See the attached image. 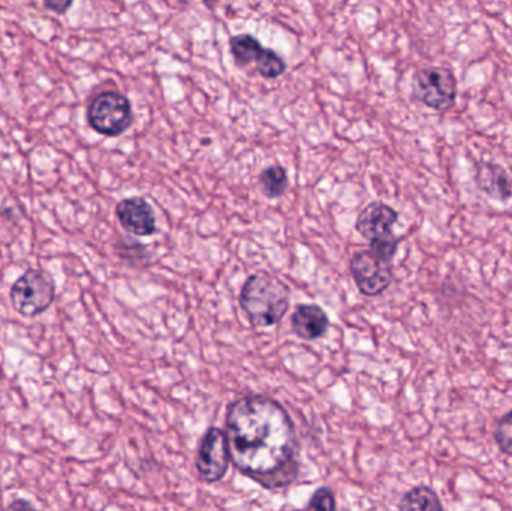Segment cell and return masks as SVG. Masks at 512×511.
<instances>
[{"label": "cell", "mask_w": 512, "mask_h": 511, "mask_svg": "<svg viewBox=\"0 0 512 511\" xmlns=\"http://www.w3.org/2000/svg\"><path fill=\"white\" fill-rule=\"evenodd\" d=\"M292 332L304 341H316L327 333L330 320L318 305H298L292 314Z\"/></svg>", "instance_id": "8fae6325"}, {"label": "cell", "mask_w": 512, "mask_h": 511, "mask_svg": "<svg viewBox=\"0 0 512 511\" xmlns=\"http://www.w3.org/2000/svg\"><path fill=\"white\" fill-rule=\"evenodd\" d=\"M496 443L505 455L512 456V410L505 414L496 426Z\"/></svg>", "instance_id": "9a60e30c"}, {"label": "cell", "mask_w": 512, "mask_h": 511, "mask_svg": "<svg viewBox=\"0 0 512 511\" xmlns=\"http://www.w3.org/2000/svg\"><path fill=\"white\" fill-rule=\"evenodd\" d=\"M475 180L481 191L493 200L505 201L512 195V182L507 171L492 162L478 165Z\"/></svg>", "instance_id": "7c38bea8"}, {"label": "cell", "mask_w": 512, "mask_h": 511, "mask_svg": "<svg viewBox=\"0 0 512 511\" xmlns=\"http://www.w3.org/2000/svg\"><path fill=\"white\" fill-rule=\"evenodd\" d=\"M204 3H206V6H209V8H213V6L218 3V0H204Z\"/></svg>", "instance_id": "ffe728a7"}, {"label": "cell", "mask_w": 512, "mask_h": 511, "mask_svg": "<svg viewBox=\"0 0 512 511\" xmlns=\"http://www.w3.org/2000/svg\"><path fill=\"white\" fill-rule=\"evenodd\" d=\"M414 95L433 110H450L456 102V77L450 69L441 66L421 69L415 75Z\"/></svg>", "instance_id": "8992f818"}, {"label": "cell", "mask_w": 512, "mask_h": 511, "mask_svg": "<svg viewBox=\"0 0 512 511\" xmlns=\"http://www.w3.org/2000/svg\"><path fill=\"white\" fill-rule=\"evenodd\" d=\"M230 464L231 456L227 434L222 429L210 428L201 438L197 459H195L201 480L210 485L218 483L228 473Z\"/></svg>", "instance_id": "ba28073f"}, {"label": "cell", "mask_w": 512, "mask_h": 511, "mask_svg": "<svg viewBox=\"0 0 512 511\" xmlns=\"http://www.w3.org/2000/svg\"><path fill=\"white\" fill-rule=\"evenodd\" d=\"M306 509L309 510H325L331 511L336 510V500H334V494L331 489L321 488L312 495L309 503H307Z\"/></svg>", "instance_id": "e0dca14e"}, {"label": "cell", "mask_w": 512, "mask_h": 511, "mask_svg": "<svg viewBox=\"0 0 512 511\" xmlns=\"http://www.w3.org/2000/svg\"><path fill=\"white\" fill-rule=\"evenodd\" d=\"M183 2H185V0H183Z\"/></svg>", "instance_id": "44dd1931"}, {"label": "cell", "mask_w": 512, "mask_h": 511, "mask_svg": "<svg viewBox=\"0 0 512 511\" xmlns=\"http://www.w3.org/2000/svg\"><path fill=\"white\" fill-rule=\"evenodd\" d=\"M399 215L393 207L387 204L373 201L369 206L364 207L358 215L355 230L364 237V239L372 240L382 239V237L393 234V227L396 224Z\"/></svg>", "instance_id": "30bf717a"}, {"label": "cell", "mask_w": 512, "mask_h": 511, "mask_svg": "<svg viewBox=\"0 0 512 511\" xmlns=\"http://www.w3.org/2000/svg\"><path fill=\"white\" fill-rule=\"evenodd\" d=\"M289 305V288L268 273L249 276L240 291V306L256 327L276 326L285 317Z\"/></svg>", "instance_id": "7a4b0ae2"}, {"label": "cell", "mask_w": 512, "mask_h": 511, "mask_svg": "<svg viewBox=\"0 0 512 511\" xmlns=\"http://www.w3.org/2000/svg\"><path fill=\"white\" fill-rule=\"evenodd\" d=\"M56 296L54 282L41 270H27L11 288V302L23 317L41 315L50 308Z\"/></svg>", "instance_id": "277c9868"}, {"label": "cell", "mask_w": 512, "mask_h": 511, "mask_svg": "<svg viewBox=\"0 0 512 511\" xmlns=\"http://www.w3.org/2000/svg\"><path fill=\"white\" fill-rule=\"evenodd\" d=\"M21 507H27V509H32V504L29 503H14L9 506V509H21Z\"/></svg>", "instance_id": "d6986e66"}, {"label": "cell", "mask_w": 512, "mask_h": 511, "mask_svg": "<svg viewBox=\"0 0 512 511\" xmlns=\"http://www.w3.org/2000/svg\"><path fill=\"white\" fill-rule=\"evenodd\" d=\"M116 215L122 227L134 236H153L158 230L155 212L144 198L131 197L120 201L116 207Z\"/></svg>", "instance_id": "9c48e42d"}, {"label": "cell", "mask_w": 512, "mask_h": 511, "mask_svg": "<svg viewBox=\"0 0 512 511\" xmlns=\"http://www.w3.org/2000/svg\"><path fill=\"white\" fill-rule=\"evenodd\" d=\"M259 185H261L265 197L271 198V200L282 197L288 189V173L282 165H270L259 174Z\"/></svg>", "instance_id": "5bb4252c"}, {"label": "cell", "mask_w": 512, "mask_h": 511, "mask_svg": "<svg viewBox=\"0 0 512 511\" xmlns=\"http://www.w3.org/2000/svg\"><path fill=\"white\" fill-rule=\"evenodd\" d=\"M400 510H444L438 494L429 486H418L403 495Z\"/></svg>", "instance_id": "4fadbf2b"}, {"label": "cell", "mask_w": 512, "mask_h": 511, "mask_svg": "<svg viewBox=\"0 0 512 511\" xmlns=\"http://www.w3.org/2000/svg\"><path fill=\"white\" fill-rule=\"evenodd\" d=\"M72 3L74 0H44L45 8L56 12V14H65L71 8Z\"/></svg>", "instance_id": "ac0fdd59"}, {"label": "cell", "mask_w": 512, "mask_h": 511, "mask_svg": "<svg viewBox=\"0 0 512 511\" xmlns=\"http://www.w3.org/2000/svg\"><path fill=\"white\" fill-rule=\"evenodd\" d=\"M87 120L98 134L119 137L128 131L134 120L131 102L116 90L99 93L87 108Z\"/></svg>", "instance_id": "3957f363"}, {"label": "cell", "mask_w": 512, "mask_h": 511, "mask_svg": "<svg viewBox=\"0 0 512 511\" xmlns=\"http://www.w3.org/2000/svg\"><path fill=\"white\" fill-rule=\"evenodd\" d=\"M352 278L363 296H381L393 282L391 261L378 257L372 249L360 251L351 258Z\"/></svg>", "instance_id": "52a82bcc"}, {"label": "cell", "mask_w": 512, "mask_h": 511, "mask_svg": "<svg viewBox=\"0 0 512 511\" xmlns=\"http://www.w3.org/2000/svg\"><path fill=\"white\" fill-rule=\"evenodd\" d=\"M230 50L240 68L256 72L273 80L286 71V63L276 51L262 47L261 42L249 33L231 36Z\"/></svg>", "instance_id": "5b68a950"}, {"label": "cell", "mask_w": 512, "mask_h": 511, "mask_svg": "<svg viewBox=\"0 0 512 511\" xmlns=\"http://www.w3.org/2000/svg\"><path fill=\"white\" fill-rule=\"evenodd\" d=\"M231 464L265 489L291 485L298 474V446L288 411L264 395L236 399L227 411Z\"/></svg>", "instance_id": "6da1fadb"}, {"label": "cell", "mask_w": 512, "mask_h": 511, "mask_svg": "<svg viewBox=\"0 0 512 511\" xmlns=\"http://www.w3.org/2000/svg\"><path fill=\"white\" fill-rule=\"evenodd\" d=\"M399 243V237L390 234V236L382 237V239L372 240V242H370V249H372L378 257L391 261L394 255H396Z\"/></svg>", "instance_id": "2e32d148"}]
</instances>
